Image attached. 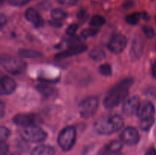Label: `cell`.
Instances as JSON below:
<instances>
[{
	"mask_svg": "<svg viewBox=\"0 0 156 155\" xmlns=\"http://www.w3.org/2000/svg\"><path fill=\"white\" fill-rule=\"evenodd\" d=\"M133 83V79L128 78L114 85L104 100L103 104L105 107L107 109H112L123 102L127 96L129 88L132 86Z\"/></svg>",
	"mask_w": 156,
	"mask_h": 155,
	"instance_id": "1",
	"label": "cell"
},
{
	"mask_svg": "<svg viewBox=\"0 0 156 155\" xmlns=\"http://www.w3.org/2000/svg\"><path fill=\"white\" fill-rule=\"evenodd\" d=\"M124 125L123 118L119 115L101 117L94 125V129L100 135H111L118 132Z\"/></svg>",
	"mask_w": 156,
	"mask_h": 155,
	"instance_id": "2",
	"label": "cell"
},
{
	"mask_svg": "<svg viewBox=\"0 0 156 155\" xmlns=\"http://www.w3.org/2000/svg\"><path fill=\"white\" fill-rule=\"evenodd\" d=\"M1 65L6 71L12 74H22L27 68V64L24 60L10 56H2Z\"/></svg>",
	"mask_w": 156,
	"mask_h": 155,
	"instance_id": "3",
	"label": "cell"
},
{
	"mask_svg": "<svg viewBox=\"0 0 156 155\" xmlns=\"http://www.w3.org/2000/svg\"><path fill=\"white\" fill-rule=\"evenodd\" d=\"M19 134L23 140L28 142H41L47 138V133L37 126L22 127L19 129Z\"/></svg>",
	"mask_w": 156,
	"mask_h": 155,
	"instance_id": "4",
	"label": "cell"
},
{
	"mask_svg": "<svg viewBox=\"0 0 156 155\" xmlns=\"http://www.w3.org/2000/svg\"><path fill=\"white\" fill-rule=\"evenodd\" d=\"M76 132L73 126L64 128L58 136V144L63 151H69L73 148L76 141Z\"/></svg>",
	"mask_w": 156,
	"mask_h": 155,
	"instance_id": "5",
	"label": "cell"
},
{
	"mask_svg": "<svg viewBox=\"0 0 156 155\" xmlns=\"http://www.w3.org/2000/svg\"><path fill=\"white\" fill-rule=\"evenodd\" d=\"M98 106V99L96 97H88L79 105V112L82 118H91L95 114Z\"/></svg>",
	"mask_w": 156,
	"mask_h": 155,
	"instance_id": "6",
	"label": "cell"
},
{
	"mask_svg": "<svg viewBox=\"0 0 156 155\" xmlns=\"http://www.w3.org/2000/svg\"><path fill=\"white\" fill-rule=\"evenodd\" d=\"M13 122L19 127H27L30 126H37L42 123V119L39 115L33 113L18 114L14 116Z\"/></svg>",
	"mask_w": 156,
	"mask_h": 155,
	"instance_id": "7",
	"label": "cell"
},
{
	"mask_svg": "<svg viewBox=\"0 0 156 155\" xmlns=\"http://www.w3.org/2000/svg\"><path fill=\"white\" fill-rule=\"evenodd\" d=\"M126 37L123 34H114L108 43V48L111 53L119 54L124 50L126 46Z\"/></svg>",
	"mask_w": 156,
	"mask_h": 155,
	"instance_id": "8",
	"label": "cell"
},
{
	"mask_svg": "<svg viewBox=\"0 0 156 155\" xmlns=\"http://www.w3.org/2000/svg\"><path fill=\"white\" fill-rule=\"evenodd\" d=\"M120 141L129 145L137 144L140 141L139 132L136 128L127 127L121 132L120 135Z\"/></svg>",
	"mask_w": 156,
	"mask_h": 155,
	"instance_id": "9",
	"label": "cell"
},
{
	"mask_svg": "<svg viewBox=\"0 0 156 155\" xmlns=\"http://www.w3.org/2000/svg\"><path fill=\"white\" fill-rule=\"evenodd\" d=\"M140 104H141V102H140V97L138 96H133L126 100V102L123 103L122 111L126 115L131 116L137 113Z\"/></svg>",
	"mask_w": 156,
	"mask_h": 155,
	"instance_id": "10",
	"label": "cell"
},
{
	"mask_svg": "<svg viewBox=\"0 0 156 155\" xmlns=\"http://www.w3.org/2000/svg\"><path fill=\"white\" fill-rule=\"evenodd\" d=\"M86 50V46L84 45V44L78 43L76 44V45L71 46H70L69 48L67 49V50H64V51L56 54V56H54V58L56 60H61V59H65V58L70 57V56H75V55L83 53V52H85Z\"/></svg>",
	"mask_w": 156,
	"mask_h": 155,
	"instance_id": "11",
	"label": "cell"
},
{
	"mask_svg": "<svg viewBox=\"0 0 156 155\" xmlns=\"http://www.w3.org/2000/svg\"><path fill=\"white\" fill-rule=\"evenodd\" d=\"M144 48V42L140 35H136L132 42L130 49V56L133 60H137L142 56Z\"/></svg>",
	"mask_w": 156,
	"mask_h": 155,
	"instance_id": "12",
	"label": "cell"
},
{
	"mask_svg": "<svg viewBox=\"0 0 156 155\" xmlns=\"http://www.w3.org/2000/svg\"><path fill=\"white\" fill-rule=\"evenodd\" d=\"M155 112V106L153 103H151L150 101H144L140 104L136 114L140 119H143L154 117Z\"/></svg>",
	"mask_w": 156,
	"mask_h": 155,
	"instance_id": "13",
	"label": "cell"
},
{
	"mask_svg": "<svg viewBox=\"0 0 156 155\" xmlns=\"http://www.w3.org/2000/svg\"><path fill=\"white\" fill-rule=\"evenodd\" d=\"M123 147V142L121 141H112L102 147L98 155H113L120 152Z\"/></svg>",
	"mask_w": 156,
	"mask_h": 155,
	"instance_id": "14",
	"label": "cell"
},
{
	"mask_svg": "<svg viewBox=\"0 0 156 155\" xmlns=\"http://www.w3.org/2000/svg\"><path fill=\"white\" fill-rule=\"evenodd\" d=\"M16 88V83L15 81L8 76H4L1 79L0 91L2 95H9L12 94Z\"/></svg>",
	"mask_w": 156,
	"mask_h": 155,
	"instance_id": "15",
	"label": "cell"
},
{
	"mask_svg": "<svg viewBox=\"0 0 156 155\" xmlns=\"http://www.w3.org/2000/svg\"><path fill=\"white\" fill-rule=\"evenodd\" d=\"M24 17L30 22L33 23L34 26L37 28L41 27L44 25V20L41 18L38 12L34 9H28L24 13Z\"/></svg>",
	"mask_w": 156,
	"mask_h": 155,
	"instance_id": "16",
	"label": "cell"
},
{
	"mask_svg": "<svg viewBox=\"0 0 156 155\" xmlns=\"http://www.w3.org/2000/svg\"><path fill=\"white\" fill-rule=\"evenodd\" d=\"M55 150L53 147L47 144H41L33 149L30 155H54Z\"/></svg>",
	"mask_w": 156,
	"mask_h": 155,
	"instance_id": "17",
	"label": "cell"
},
{
	"mask_svg": "<svg viewBox=\"0 0 156 155\" xmlns=\"http://www.w3.org/2000/svg\"><path fill=\"white\" fill-rule=\"evenodd\" d=\"M18 54L20 56L28 59H38L42 57V54L40 52L34 50H27V49H21L18 50Z\"/></svg>",
	"mask_w": 156,
	"mask_h": 155,
	"instance_id": "18",
	"label": "cell"
},
{
	"mask_svg": "<svg viewBox=\"0 0 156 155\" xmlns=\"http://www.w3.org/2000/svg\"><path fill=\"white\" fill-rule=\"evenodd\" d=\"M36 88L40 94H41L43 96H44V97H46L53 96L55 94V93H56V90H55L54 88L49 86V85L44 84H38L37 86L36 87Z\"/></svg>",
	"mask_w": 156,
	"mask_h": 155,
	"instance_id": "19",
	"label": "cell"
},
{
	"mask_svg": "<svg viewBox=\"0 0 156 155\" xmlns=\"http://www.w3.org/2000/svg\"><path fill=\"white\" fill-rule=\"evenodd\" d=\"M89 57L91 58L92 60L96 61V62H99L101 61L105 58V53L101 49H94V50H91L89 53Z\"/></svg>",
	"mask_w": 156,
	"mask_h": 155,
	"instance_id": "20",
	"label": "cell"
},
{
	"mask_svg": "<svg viewBox=\"0 0 156 155\" xmlns=\"http://www.w3.org/2000/svg\"><path fill=\"white\" fill-rule=\"evenodd\" d=\"M154 123H155V118L154 117L143 119H141L140 122V129L143 131H149L153 126Z\"/></svg>",
	"mask_w": 156,
	"mask_h": 155,
	"instance_id": "21",
	"label": "cell"
},
{
	"mask_svg": "<svg viewBox=\"0 0 156 155\" xmlns=\"http://www.w3.org/2000/svg\"><path fill=\"white\" fill-rule=\"evenodd\" d=\"M105 23V19L104 17L99 15H94L91 17L90 20V25L92 27H101Z\"/></svg>",
	"mask_w": 156,
	"mask_h": 155,
	"instance_id": "22",
	"label": "cell"
},
{
	"mask_svg": "<svg viewBox=\"0 0 156 155\" xmlns=\"http://www.w3.org/2000/svg\"><path fill=\"white\" fill-rule=\"evenodd\" d=\"M142 15L138 12H134V13L128 15L126 17V21L129 24H132V25H135L137 24L140 21V18H141Z\"/></svg>",
	"mask_w": 156,
	"mask_h": 155,
	"instance_id": "23",
	"label": "cell"
},
{
	"mask_svg": "<svg viewBox=\"0 0 156 155\" xmlns=\"http://www.w3.org/2000/svg\"><path fill=\"white\" fill-rule=\"evenodd\" d=\"M66 13L60 9H53L51 12L52 18L56 21H60V20L64 19V18H66Z\"/></svg>",
	"mask_w": 156,
	"mask_h": 155,
	"instance_id": "24",
	"label": "cell"
},
{
	"mask_svg": "<svg viewBox=\"0 0 156 155\" xmlns=\"http://www.w3.org/2000/svg\"><path fill=\"white\" fill-rule=\"evenodd\" d=\"M99 72L104 76L109 77L112 74V68L109 64H103L99 67Z\"/></svg>",
	"mask_w": 156,
	"mask_h": 155,
	"instance_id": "25",
	"label": "cell"
},
{
	"mask_svg": "<svg viewBox=\"0 0 156 155\" xmlns=\"http://www.w3.org/2000/svg\"><path fill=\"white\" fill-rule=\"evenodd\" d=\"M98 33V30L97 28H87L82 30L81 35L84 38H88L91 36H94L96 33Z\"/></svg>",
	"mask_w": 156,
	"mask_h": 155,
	"instance_id": "26",
	"label": "cell"
},
{
	"mask_svg": "<svg viewBox=\"0 0 156 155\" xmlns=\"http://www.w3.org/2000/svg\"><path fill=\"white\" fill-rule=\"evenodd\" d=\"M10 135V130L7 129L5 126H2L1 129H0V139H1V142L5 141L9 136Z\"/></svg>",
	"mask_w": 156,
	"mask_h": 155,
	"instance_id": "27",
	"label": "cell"
},
{
	"mask_svg": "<svg viewBox=\"0 0 156 155\" xmlns=\"http://www.w3.org/2000/svg\"><path fill=\"white\" fill-rule=\"evenodd\" d=\"M77 18L81 22H85L88 18V13L85 9H80L77 13Z\"/></svg>",
	"mask_w": 156,
	"mask_h": 155,
	"instance_id": "28",
	"label": "cell"
},
{
	"mask_svg": "<svg viewBox=\"0 0 156 155\" xmlns=\"http://www.w3.org/2000/svg\"><path fill=\"white\" fill-rule=\"evenodd\" d=\"M143 33H145L147 37L149 38H152L155 36V30L150 26H143Z\"/></svg>",
	"mask_w": 156,
	"mask_h": 155,
	"instance_id": "29",
	"label": "cell"
},
{
	"mask_svg": "<svg viewBox=\"0 0 156 155\" xmlns=\"http://www.w3.org/2000/svg\"><path fill=\"white\" fill-rule=\"evenodd\" d=\"M78 28H79V25L77 24H73L67 27L66 33V34L69 35V36H74L76 32L77 31Z\"/></svg>",
	"mask_w": 156,
	"mask_h": 155,
	"instance_id": "30",
	"label": "cell"
},
{
	"mask_svg": "<svg viewBox=\"0 0 156 155\" xmlns=\"http://www.w3.org/2000/svg\"><path fill=\"white\" fill-rule=\"evenodd\" d=\"M57 2L59 4L63 5L73 6L76 5L79 2V0H57Z\"/></svg>",
	"mask_w": 156,
	"mask_h": 155,
	"instance_id": "31",
	"label": "cell"
},
{
	"mask_svg": "<svg viewBox=\"0 0 156 155\" xmlns=\"http://www.w3.org/2000/svg\"><path fill=\"white\" fill-rule=\"evenodd\" d=\"M30 0H9V2L14 6H23Z\"/></svg>",
	"mask_w": 156,
	"mask_h": 155,
	"instance_id": "32",
	"label": "cell"
},
{
	"mask_svg": "<svg viewBox=\"0 0 156 155\" xmlns=\"http://www.w3.org/2000/svg\"><path fill=\"white\" fill-rule=\"evenodd\" d=\"M7 153H9V145L5 143V141L1 142V145H0V154L5 155Z\"/></svg>",
	"mask_w": 156,
	"mask_h": 155,
	"instance_id": "33",
	"label": "cell"
},
{
	"mask_svg": "<svg viewBox=\"0 0 156 155\" xmlns=\"http://www.w3.org/2000/svg\"><path fill=\"white\" fill-rule=\"evenodd\" d=\"M50 24L55 27H59L62 26V24H61L59 21H56V20H53V21H50Z\"/></svg>",
	"mask_w": 156,
	"mask_h": 155,
	"instance_id": "34",
	"label": "cell"
},
{
	"mask_svg": "<svg viewBox=\"0 0 156 155\" xmlns=\"http://www.w3.org/2000/svg\"><path fill=\"white\" fill-rule=\"evenodd\" d=\"M7 22V20H6V18L5 17V15L3 14H2L1 17H0V24H1V28H2L4 27L5 24Z\"/></svg>",
	"mask_w": 156,
	"mask_h": 155,
	"instance_id": "35",
	"label": "cell"
},
{
	"mask_svg": "<svg viewBox=\"0 0 156 155\" xmlns=\"http://www.w3.org/2000/svg\"><path fill=\"white\" fill-rule=\"evenodd\" d=\"M145 155H156V150L153 147L148 149L147 151L146 152Z\"/></svg>",
	"mask_w": 156,
	"mask_h": 155,
	"instance_id": "36",
	"label": "cell"
},
{
	"mask_svg": "<svg viewBox=\"0 0 156 155\" xmlns=\"http://www.w3.org/2000/svg\"><path fill=\"white\" fill-rule=\"evenodd\" d=\"M152 74L153 77L156 78V62H154L152 66Z\"/></svg>",
	"mask_w": 156,
	"mask_h": 155,
	"instance_id": "37",
	"label": "cell"
},
{
	"mask_svg": "<svg viewBox=\"0 0 156 155\" xmlns=\"http://www.w3.org/2000/svg\"><path fill=\"white\" fill-rule=\"evenodd\" d=\"M123 5H124V7H126V8H130L133 5V2L132 1H130V2L129 1V2H127L125 3Z\"/></svg>",
	"mask_w": 156,
	"mask_h": 155,
	"instance_id": "38",
	"label": "cell"
},
{
	"mask_svg": "<svg viewBox=\"0 0 156 155\" xmlns=\"http://www.w3.org/2000/svg\"><path fill=\"white\" fill-rule=\"evenodd\" d=\"M142 17H143V18H144L145 20H149V15H148L146 13H143V15H142Z\"/></svg>",
	"mask_w": 156,
	"mask_h": 155,
	"instance_id": "39",
	"label": "cell"
},
{
	"mask_svg": "<svg viewBox=\"0 0 156 155\" xmlns=\"http://www.w3.org/2000/svg\"><path fill=\"white\" fill-rule=\"evenodd\" d=\"M5 155H20V154L18 153H9H9H7Z\"/></svg>",
	"mask_w": 156,
	"mask_h": 155,
	"instance_id": "40",
	"label": "cell"
},
{
	"mask_svg": "<svg viewBox=\"0 0 156 155\" xmlns=\"http://www.w3.org/2000/svg\"><path fill=\"white\" fill-rule=\"evenodd\" d=\"M113 155H123V153H120V152H118V153H114V154H113Z\"/></svg>",
	"mask_w": 156,
	"mask_h": 155,
	"instance_id": "41",
	"label": "cell"
},
{
	"mask_svg": "<svg viewBox=\"0 0 156 155\" xmlns=\"http://www.w3.org/2000/svg\"><path fill=\"white\" fill-rule=\"evenodd\" d=\"M155 23H156V15H155Z\"/></svg>",
	"mask_w": 156,
	"mask_h": 155,
	"instance_id": "42",
	"label": "cell"
}]
</instances>
